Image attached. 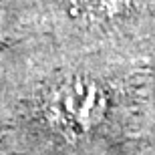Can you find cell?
Wrapping results in <instances>:
<instances>
[{"instance_id":"2","label":"cell","mask_w":155,"mask_h":155,"mask_svg":"<svg viewBox=\"0 0 155 155\" xmlns=\"http://www.w3.org/2000/svg\"><path fill=\"white\" fill-rule=\"evenodd\" d=\"M71 4L89 22H113L135 10L139 0H71Z\"/></svg>"},{"instance_id":"1","label":"cell","mask_w":155,"mask_h":155,"mask_svg":"<svg viewBox=\"0 0 155 155\" xmlns=\"http://www.w3.org/2000/svg\"><path fill=\"white\" fill-rule=\"evenodd\" d=\"M111 107L109 89L85 73L52 81L42 93L40 111L46 125L69 141L87 139L105 123Z\"/></svg>"}]
</instances>
